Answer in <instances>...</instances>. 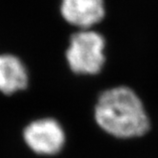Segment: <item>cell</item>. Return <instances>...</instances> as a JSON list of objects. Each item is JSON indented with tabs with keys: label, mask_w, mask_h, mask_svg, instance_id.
<instances>
[{
	"label": "cell",
	"mask_w": 158,
	"mask_h": 158,
	"mask_svg": "<svg viewBox=\"0 0 158 158\" xmlns=\"http://www.w3.org/2000/svg\"><path fill=\"white\" fill-rule=\"evenodd\" d=\"M94 119L104 132L118 139L141 137L151 129L142 100L127 86L101 93L94 107Z\"/></svg>",
	"instance_id": "6da1fadb"
},
{
	"label": "cell",
	"mask_w": 158,
	"mask_h": 158,
	"mask_svg": "<svg viewBox=\"0 0 158 158\" xmlns=\"http://www.w3.org/2000/svg\"><path fill=\"white\" fill-rule=\"evenodd\" d=\"M106 38L93 30H79L69 36L64 57L75 75L92 76L101 73L106 63Z\"/></svg>",
	"instance_id": "7a4b0ae2"
},
{
	"label": "cell",
	"mask_w": 158,
	"mask_h": 158,
	"mask_svg": "<svg viewBox=\"0 0 158 158\" xmlns=\"http://www.w3.org/2000/svg\"><path fill=\"white\" fill-rule=\"evenodd\" d=\"M22 138L33 153L41 156L59 154L67 141L65 130L52 117H43L31 121L22 131Z\"/></svg>",
	"instance_id": "3957f363"
},
{
	"label": "cell",
	"mask_w": 158,
	"mask_h": 158,
	"mask_svg": "<svg viewBox=\"0 0 158 158\" xmlns=\"http://www.w3.org/2000/svg\"><path fill=\"white\" fill-rule=\"evenodd\" d=\"M60 15L70 26L91 30L106 16L104 0H61Z\"/></svg>",
	"instance_id": "277c9868"
},
{
	"label": "cell",
	"mask_w": 158,
	"mask_h": 158,
	"mask_svg": "<svg viewBox=\"0 0 158 158\" xmlns=\"http://www.w3.org/2000/svg\"><path fill=\"white\" fill-rule=\"evenodd\" d=\"M29 85V71L22 59L14 53H0V93L10 96L26 91Z\"/></svg>",
	"instance_id": "5b68a950"
}]
</instances>
